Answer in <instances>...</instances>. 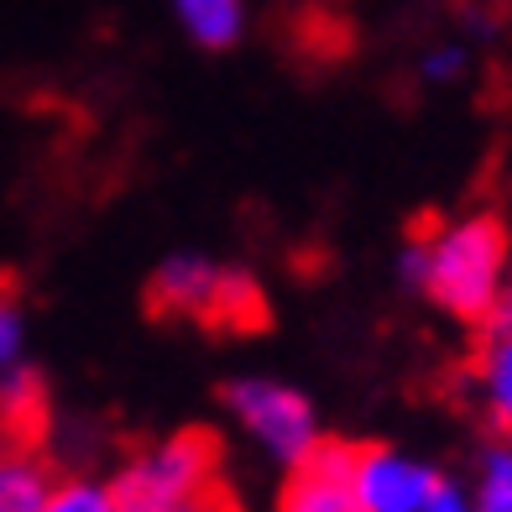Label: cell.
<instances>
[{"mask_svg":"<svg viewBox=\"0 0 512 512\" xmlns=\"http://www.w3.org/2000/svg\"><path fill=\"white\" fill-rule=\"evenodd\" d=\"M398 277L434 309L486 324L512 293V241L497 215H460L424 225L398 256Z\"/></svg>","mask_w":512,"mask_h":512,"instance_id":"obj_1","label":"cell"},{"mask_svg":"<svg viewBox=\"0 0 512 512\" xmlns=\"http://www.w3.org/2000/svg\"><path fill=\"white\" fill-rule=\"evenodd\" d=\"M121 512H189L220 492V445L204 429L168 434L136 450L110 481Z\"/></svg>","mask_w":512,"mask_h":512,"instance_id":"obj_2","label":"cell"},{"mask_svg":"<svg viewBox=\"0 0 512 512\" xmlns=\"http://www.w3.org/2000/svg\"><path fill=\"white\" fill-rule=\"evenodd\" d=\"M152 309L173 314V319H194V324H215V330H251L262 324L267 304L262 288L246 272L220 267L209 256H168L152 277Z\"/></svg>","mask_w":512,"mask_h":512,"instance_id":"obj_3","label":"cell"},{"mask_svg":"<svg viewBox=\"0 0 512 512\" xmlns=\"http://www.w3.org/2000/svg\"><path fill=\"white\" fill-rule=\"evenodd\" d=\"M225 408L246 429L251 445H262L277 465H288V471H298V465L324 445L314 403L298 387H283L272 377H236L225 387Z\"/></svg>","mask_w":512,"mask_h":512,"instance_id":"obj_4","label":"cell"},{"mask_svg":"<svg viewBox=\"0 0 512 512\" xmlns=\"http://www.w3.org/2000/svg\"><path fill=\"white\" fill-rule=\"evenodd\" d=\"M351 481H356L361 512H424L445 471H434L429 460H418L408 450L366 445V450H351Z\"/></svg>","mask_w":512,"mask_h":512,"instance_id":"obj_5","label":"cell"},{"mask_svg":"<svg viewBox=\"0 0 512 512\" xmlns=\"http://www.w3.org/2000/svg\"><path fill=\"white\" fill-rule=\"evenodd\" d=\"M465 387H471V403L481 408L486 424L512 429V293L481 324V345L465 371Z\"/></svg>","mask_w":512,"mask_h":512,"instance_id":"obj_6","label":"cell"},{"mask_svg":"<svg viewBox=\"0 0 512 512\" xmlns=\"http://www.w3.org/2000/svg\"><path fill=\"white\" fill-rule=\"evenodd\" d=\"M277 512H361L356 481H351V450L345 445H319L298 471H288Z\"/></svg>","mask_w":512,"mask_h":512,"instance_id":"obj_7","label":"cell"},{"mask_svg":"<svg viewBox=\"0 0 512 512\" xmlns=\"http://www.w3.org/2000/svg\"><path fill=\"white\" fill-rule=\"evenodd\" d=\"M53 486L58 481L48 471V460L32 445H21V439L0 445V512H42Z\"/></svg>","mask_w":512,"mask_h":512,"instance_id":"obj_8","label":"cell"},{"mask_svg":"<svg viewBox=\"0 0 512 512\" xmlns=\"http://www.w3.org/2000/svg\"><path fill=\"white\" fill-rule=\"evenodd\" d=\"M173 11L199 48H230L246 32V0H173Z\"/></svg>","mask_w":512,"mask_h":512,"instance_id":"obj_9","label":"cell"},{"mask_svg":"<svg viewBox=\"0 0 512 512\" xmlns=\"http://www.w3.org/2000/svg\"><path fill=\"white\" fill-rule=\"evenodd\" d=\"M471 507L476 512H512V439L486 445L471 476Z\"/></svg>","mask_w":512,"mask_h":512,"instance_id":"obj_10","label":"cell"},{"mask_svg":"<svg viewBox=\"0 0 512 512\" xmlns=\"http://www.w3.org/2000/svg\"><path fill=\"white\" fill-rule=\"evenodd\" d=\"M42 413V382L32 366H16L0 377V424H11L16 434L32 429V418Z\"/></svg>","mask_w":512,"mask_h":512,"instance_id":"obj_11","label":"cell"},{"mask_svg":"<svg viewBox=\"0 0 512 512\" xmlns=\"http://www.w3.org/2000/svg\"><path fill=\"white\" fill-rule=\"evenodd\" d=\"M42 512H121V507H115L110 481H95V476H68V481H58L53 492H48Z\"/></svg>","mask_w":512,"mask_h":512,"instance_id":"obj_12","label":"cell"},{"mask_svg":"<svg viewBox=\"0 0 512 512\" xmlns=\"http://www.w3.org/2000/svg\"><path fill=\"white\" fill-rule=\"evenodd\" d=\"M27 366V314L11 293H0V377Z\"/></svg>","mask_w":512,"mask_h":512,"instance_id":"obj_13","label":"cell"},{"mask_svg":"<svg viewBox=\"0 0 512 512\" xmlns=\"http://www.w3.org/2000/svg\"><path fill=\"white\" fill-rule=\"evenodd\" d=\"M460 74H465V48H455V42H434L418 58V79L424 84H455Z\"/></svg>","mask_w":512,"mask_h":512,"instance_id":"obj_14","label":"cell"},{"mask_svg":"<svg viewBox=\"0 0 512 512\" xmlns=\"http://www.w3.org/2000/svg\"><path fill=\"white\" fill-rule=\"evenodd\" d=\"M424 512H476V507H471V486H460V481H450V476H445V481H439V492L429 497V507H424Z\"/></svg>","mask_w":512,"mask_h":512,"instance_id":"obj_15","label":"cell"}]
</instances>
